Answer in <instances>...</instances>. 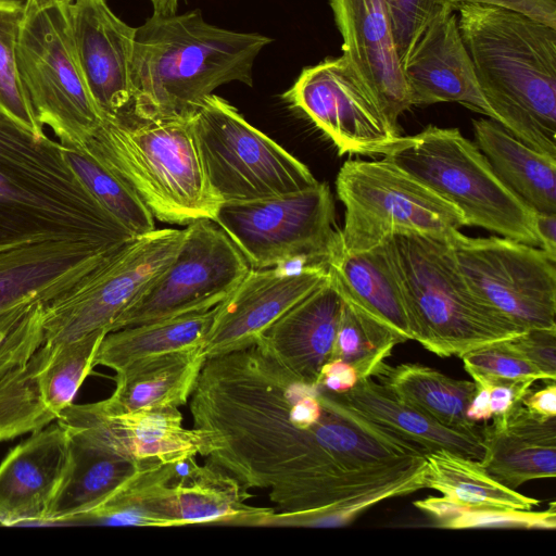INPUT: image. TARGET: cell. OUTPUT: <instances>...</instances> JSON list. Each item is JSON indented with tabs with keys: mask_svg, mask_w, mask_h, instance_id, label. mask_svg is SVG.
Listing matches in <instances>:
<instances>
[{
	"mask_svg": "<svg viewBox=\"0 0 556 556\" xmlns=\"http://www.w3.org/2000/svg\"><path fill=\"white\" fill-rule=\"evenodd\" d=\"M484 469L498 482L516 490L535 479L556 476V416L543 418L522 403L481 428Z\"/></svg>",
	"mask_w": 556,
	"mask_h": 556,
	"instance_id": "cell-26",
	"label": "cell"
},
{
	"mask_svg": "<svg viewBox=\"0 0 556 556\" xmlns=\"http://www.w3.org/2000/svg\"><path fill=\"white\" fill-rule=\"evenodd\" d=\"M402 70L412 106L457 102L493 119L454 11L429 24Z\"/></svg>",
	"mask_w": 556,
	"mask_h": 556,
	"instance_id": "cell-23",
	"label": "cell"
},
{
	"mask_svg": "<svg viewBox=\"0 0 556 556\" xmlns=\"http://www.w3.org/2000/svg\"><path fill=\"white\" fill-rule=\"evenodd\" d=\"M45 302L18 304L0 314V377L43 342Z\"/></svg>",
	"mask_w": 556,
	"mask_h": 556,
	"instance_id": "cell-39",
	"label": "cell"
},
{
	"mask_svg": "<svg viewBox=\"0 0 556 556\" xmlns=\"http://www.w3.org/2000/svg\"><path fill=\"white\" fill-rule=\"evenodd\" d=\"M205 359L200 346L141 358L117 371L113 393L94 403L106 415L178 408L188 402Z\"/></svg>",
	"mask_w": 556,
	"mask_h": 556,
	"instance_id": "cell-29",
	"label": "cell"
},
{
	"mask_svg": "<svg viewBox=\"0 0 556 556\" xmlns=\"http://www.w3.org/2000/svg\"><path fill=\"white\" fill-rule=\"evenodd\" d=\"M428 515L438 528L465 529H529L554 530L556 528V504L542 511L509 507L464 506L444 496H430L414 502Z\"/></svg>",
	"mask_w": 556,
	"mask_h": 556,
	"instance_id": "cell-37",
	"label": "cell"
},
{
	"mask_svg": "<svg viewBox=\"0 0 556 556\" xmlns=\"http://www.w3.org/2000/svg\"><path fill=\"white\" fill-rule=\"evenodd\" d=\"M68 7L24 10L17 67L38 123L60 143L83 146L102 116L79 65Z\"/></svg>",
	"mask_w": 556,
	"mask_h": 556,
	"instance_id": "cell-10",
	"label": "cell"
},
{
	"mask_svg": "<svg viewBox=\"0 0 556 556\" xmlns=\"http://www.w3.org/2000/svg\"><path fill=\"white\" fill-rule=\"evenodd\" d=\"M186 226L174 258L119 315L111 331L210 309L252 268L213 219L201 218Z\"/></svg>",
	"mask_w": 556,
	"mask_h": 556,
	"instance_id": "cell-13",
	"label": "cell"
},
{
	"mask_svg": "<svg viewBox=\"0 0 556 556\" xmlns=\"http://www.w3.org/2000/svg\"><path fill=\"white\" fill-rule=\"evenodd\" d=\"M135 237L85 187L58 140L0 110V253L67 240L119 248Z\"/></svg>",
	"mask_w": 556,
	"mask_h": 556,
	"instance_id": "cell-2",
	"label": "cell"
},
{
	"mask_svg": "<svg viewBox=\"0 0 556 556\" xmlns=\"http://www.w3.org/2000/svg\"><path fill=\"white\" fill-rule=\"evenodd\" d=\"M384 2L402 67L429 24L440 13L454 11L452 0H384Z\"/></svg>",
	"mask_w": 556,
	"mask_h": 556,
	"instance_id": "cell-41",
	"label": "cell"
},
{
	"mask_svg": "<svg viewBox=\"0 0 556 556\" xmlns=\"http://www.w3.org/2000/svg\"><path fill=\"white\" fill-rule=\"evenodd\" d=\"M342 36L343 56L399 131L412 104L384 0H330Z\"/></svg>",
	"mask_w": 556,
	"mask_h": 556,
	"instance_id": "cell-21",
	"label": "cell"
},
{
	"mask_svg": "<svg viewBox=\"0 0 556 556\" xmlns=\"http://www.w3.org/2000/svg\"><path fill=\"white\" fill-rule=\"evenodd\" d=\"M24 1L0 0V110L36 137L47 136L22 83L16 47Z\"/></svg>",
	"mask_w": 556,
	"mask_h": 556,
	"instance_id": "cell-38",
	"label": "cell"
},
{
	"mask_svg": "<svg viewBox=\"0 0 556 556\" xmlns=\"http://www.w3.org/2000/svg\"><path fill=\"white\" fill-rule=\"evenodd\" d=\"M77 0H24L26 12H37L53 7H68Z\"/></svg>",
	"mask_w": 556,
	"mask_h": 556,
	"instance_id": "cell-49",
	"label": "cell"
},
{
	"mask_svg": "<svg viewBox=\"0 0 556 556\" xmlns=\"http://www.w3.org/2000/svg\"><path fill=\"white\" fill-rule=\"evenodd\" d=\"M328 277L326 264H289L251 268L235 290L215 306L201 344L205 357L252 345L287 311Z\"/></svg>",
	"mask_w": 556,
	"mask_h": 556,
	"instance_id": "cell-17",
	"label": "cell"
},
{
	"mask_svg": "<svg viewBox=\"0 0 556 556\" xmlns=\"http://www.w3.org/2000/svg\"><path fill=\"white\" fill-rule=\"evenodd\" d=\"M271 38L208 24L195 9L150 16L136 27L132 116L189 118L204 98L231 81L252 86L253 63Z\"/></svg>",
	"mask_w": 556,
	"mask_h": 556,
	"instance_id": "cell-3",
	"label": "cell"
},
{
	"mask_svg": "<svg viewBox=\"0 0 556 556\" xmlns=\"http://www.w3.org/2000/svg\"><path fill=\"white\" fill-rule=\"evenodd\" d=\"M326 265L344 299L405 341L414 340L406 302L386 242L365 251H349L341 242L339 230Z\"/></svg>",
	"mask_w": 556,
	"mask_h": 556,
	"instance_id": "cell-28",
	"label": "cell"
},
{
	"mask_svg": "<svg viewBox=\"0 0 556 556\" xmlns=\"http://www.w3.org/2000/svg\"><path fill=\"white\" fill-rule=\"evenodd\" d=\"M506 342L510 349L536 367L547 381H555L556 328L529 329Z\"/></svg>",
	"mask_w": 556,
	"mask_h": 556,
	"instance_id": "cell-42",
	"label": "cell"
},
{
	"mask_svg": "<svg viewBox=\"0 0 556 556\" xmlns=\"http://www.w3.org/2000/svg\"><path fill=\"white\" fill-rule=\"evenodd\" d=\"M207 431L206 464L276 508L264 526L303 527L353 495L424 459L416 446L350 413L263 344L206 357L189 397Z\"/></svg>",
	"mask_w": 556,
	"mask_h": 556,
	"instance_id": "cell-1",
	"label": "cell"
},
{
	"mask_svg": "<svg viewBox=\"0 0 556 556\" xmlns=\"http://www.w3.org/2000/svg\"><path fill=\"white\" fill-rule=\"evenodd\" d=\"M464 3L483 4L517 12L556 29V0H452L454 11Z\"/></svg>",
	"mask_w": 556,
	"mask_h": 556,
	"instance_id": "cell-43",
	"label": "cell"
},
{
	"mask_svg": "<svg viewBox=\"0 0 556 556\" xmlns=\"http://www.w3.org/2000/svg\"><path fill=\"white\" fill-rule=\"evenodd\" d=\"M282 98L331 139L340 155H384L400 137L343 55L303 68Z\"/></svg>",
	"mask_w": 556,
	"mask_h": 556,
	"instance_id": "cell-16",
	"label": "cell"
},
{
	"mask_svg": "<svg viewBox=\"0 0 556 556\" xmlns=\"http://www.w3.org/2000/svg\"><path fill=\"white\" fill-rule=\"evenodd\" d=\"M84 431L106 448L137 460L177 463L207 456L212 444L207 431L182 426L176 407L106 415L96 403L71 404L56 419Z\"/></svg>",
	"mask_w": 556,
	"mask_h": 556,
	"instance_id": "cell-20",
	"label": "cell"
},
{
	"mask_svg": "<svg viewBox=\"0 0 556 556\" xmlns=\"http://www.w3.org/2000/svg\"><path fill=\"white\" fill-rule=\"evenodd\" d=\"M460 358L473 381L494 384L546 380L536 367L510 349L506 340L468 351Z\"/></svg>",
	"mask_w": 556,
	"mask_h": 556,
	"instance_id": "cell-40",
	"label": "cell"
},
{
	"mask_svg": "<svg viewBox=\"0 0 556 556\" xmlns=\"http://www.w3.org/2000/svg\"><path fill=\"white\" fill-rule=\"evenodd\" d=\"M426 488L464 506L531 509L540 501L505 486L494 479L480 460L438 450L425 455Z\"/></svg>",
	"mask_w": 556,
	"mask_h": 556,
	"instance_id": "cell-34",
	"label": "cell"
},
{
	"mask_svg": "<svg viewBox=\"0 0 556 556\" xmlns=\"http://www.w3.org/2000/svg\"><path fill=\"white\" fill-rule=\"evenodd\" d=\"M336 189L344 206L340 239L365 251L399 233L447 238L466 226L460 211L390 160L346 161Z\"/></svg>",
	"mask_w": 556,
	"mask_h": 556,
	"instance_id": "cell-8",
	"label": "cell"
},
{
	"mask_svg": "<svg viewBox=\"0 0 556 556\" xmlns=\"http://www.w3.org/2000/svg\"><path fill=\"white\" fill-rule=\"evenodd\" d=\"M104 331L67 342H42L0 377V442L56 420L96 366Z\"/></svg>",
	"mask_w": 556,
	"mask_h": 556,
	"instance_id": "cell-15",
	"label": "cell"
},
{
	"mask_svg": "<svg viewBox=\"0 0 556 556\" xmlns=\"http://www.w3.org/2000/svg\"><path fill=\"white\" fill-rule=\"evenodd\" d=\"M331 394L352 414L417 446L425 455L447 450L477 460L483 458L485 448L481 428L466 431L446 427L396 400L372 377L359 379L346 393Z\"/></svg>",
	"mask_w": 556,
	"mask_h": 556,
	"instance_id": "cell-27",
	"label": "cell"
},
{
	"mask_svg": "<svg viewBox=\"0 0 556 556\" xmlns=\"http://www.w3.org/2000/svg\"><path fill=\"white\" fill-rule=\"evenodd\" d=\"M471 290L522 330L556 328V261L505 237L447 238Z\"/></svg>",
	"mask_w": 556,
	"mask_h": 556,
	"instance_id": "cell-14",
	"label": "cell"
},
{
	"mask_svg": "<svg viewBox=\"0 0 556 556\" xmlns=\"http://www.w3.org/2000/svg\"><path fill=\"white\" fill-rule=\"evenodd\" d=\"M472 124L476 144L501 181L535 213H556V157L533 149L492 118Z\"/></svg>",
	"mask_w": 556,
	"mask_h": 556,
	"instance_id": "cell-31",
	"label": "cell"
},
{
	"mask_svg": "<svg viewBox=\"0 0 556 556\" xmlns=\"http://www.w3.org/2000/svg\"><path fill=\"white\" fill-rule=\"evenodd\" d=\"M62 146L85 187L126 229L134 236L155 229L154 217L142 201L101 159L85 147Z\"/></svg>",
	"mask_w": 556,
	"mask_h": 556,
	"instance_id": "cell-35",
	"label": "cell"
},
{
	"mask_svg": "<svg viewBox=\"0 0 556 556\" xmlns=\"http://www.w3.org/2000/svg\"><path fill=\"white\" fill-rule=\"evenodd\" d=\"M455 11L493 119L556 157V29L495 7L464 3Z\"/></svg>",
	"mask_w": 556,
	"mask_h": 556,
	"instance_id": "cell-4",
	"label": "cell"
},
{
	"mask_svg": "<svg viewBox=\"0 0 556 556\" xmlns=\"http://www.w3.org/2000/svg\"><path fill=\"white\" fill-rule=\"evenodd\" d=\"M535 231L540 248L556 261V213H536Z\"/></svg>",
	"mask_w": 556,
	"mask_h": 556,
	"instance_id": "cell-47",
	"label": "cell"
},
{
	"mask_svg": "<svg viewBox=\"0 0 556 556\" xmlns=\"http://www.w3.org/2000/svg\"><path fill=\"white\" fill-rule=\"evenodd\" d=\"M473 382L476 383V392L467 406L466 417L477 424V421L489 420L493 417L490 407L491 384L485 381Z\"/></svg>",
	"mask_w": 556,
	"mask_h": 556,
	"instance_id": "cell-48",
	"label": "cell"
},
{
	"mask_svg": "<svg viewBox=\"0 0 556 556\" xmlns=\"http://www.w3.org/2000/svg\"><path fill=\"white\" fill-rule=\"evenodd\" d=\"M153 7V14L170 16L177 14L179 0H150Z\"/></svg>",
	"mask_w": 556,
	"mask_h": 556,
	"instance_id": "cell-50",
	"label": "cell"
},
{
	"mask_svg": "<svg viewBox=\"0 0 556 556\" xmlns=\"http://www.w3.org/2000/svg\"><path fill=\"white\" fill-rule=\"evenodd\" d=\"M214 314L215 306L111 331L99 346L96 366L117 372L141 358L201 346Z\"/></svg>",
	"mask_w": 556,
	"mask_h": 556,
	"instance_id": "cell-33",
	"label": "cell"
},
{
	"mask_svg": "<svg viewBox=\"0 0 556 556\" xmlns=\"http://www.w3.org/2000/svg\"><path fill=\"white\" fill-rule=\"evenodd\" d=\"M414 340L440 357L511 339L525 330L469 287L446 238L399 233L386 241Z\"/></svg>",
	"mask_w": 556,
	"mask_h": 556,
	"instance_id": "cell-6",
	"label": "cell"
},
{
	"mask_svg": "<svg viewBox=\"0 0 556 556\" xmlns=\"http://www.w3.org/2000/svg\"><path fill=\"white\" fill-rule=\"evenodd\" d=\"M383 157L457 207L466 226L540 248L536 213L501 181L477 144L457 128L430 125L400 136Z\"/></svg>",
	"mask_w": 556,
	"mask_h": 556,
	"instance_id": "cell-7",
	"label": "cell"
},
{
	"mask_svg": "<svg viewBox=\"0 0 556 556\" xmlns=\"http://www.w3.org/2000/svg\"><path fill=\"white\" fill-rule=\"evenodd\" d=\"M77 58L103 119L132 116L131 60L136 27L117 17L105 0H77L68 7Z\"/></svg>",
	"mask_w": 556,
	"mask_h": 556,
	"instance_id": "cell-18",
	"label": "cell"
},
{
	"mask_svg": "<svg viewBox=\"0 0 556 556\" xmlns=\"http://www.w3.org/2000/svg\"><path fill=\"white\" fill-rule=\"evenodd\" d=\"M405 342L397 332L343 298L331 358L351 364L359 379L374 377L393 348Z\"/></svg>",
	"mask_w": 556,
	"mask_h": 556,
	"instance_id": "cell-36",
	"label": "cell"
},
{
	"mask_svg": "<svg viewBox=\"0 0 556 556\" xmlns=\"http://www.w3.org/2000/svg\"><path fill=\"white\" fill-rule=\"evenodd\" d=\"M242 484L226 472L199 465L193 457L176 463L173 478L154 484L144 501L149 527L193 523L263 526L275 510L248 505Z\"/></svg>",
	"mask_w": 556,
	"mask_h": 556,
	"instance_id": "cell-19",
	"label": "cell"
},
{
	"mask_svg": "<svg viewBox=\"0 0 556 556\" xmlns=\"http://www.w3.org/2000/svg\"><path fill=\"white\" fill-rule=\"evenodd\" d=\"M374 377L396 400L446 427L466 431L480 429L466 417L476 392L473 381L457 380L420 364L390 366L383 363Z\"/></svg>",
	"mask_w": 556,
	"mask_h": 556,
	"instance_id": "cell-32",
	"label": "cell"
},
{
	"mask_svg": "<svg viewBox=\"0 0 556 556\" xmlns=\"http://www.w3.org/2000/svg\"><path fill=\"white\" fill-rule=\"evenodd\" d=\"M359 380L357 370L340 358H331L321 367L317 384L325 391L343 394L353 389Z\"/></svg>",
	"mask_w": 556,
	"mask_h": 556,
	"instance_id": "cell-44",
	"label": "cell"
},
{
	"mask_svg": "<svg viewBox=\"0 0 556 556\" xmlns=\"http://www.w3.org/2000/svg\"><path fill=\"white\" fill-rule=\"evenodd\" d=\"M522 405L532 414L551 418L556 416V384L549 381L545 387L535 392H528L522 401Z\"/></svg>",
	"mask_w": 556,
	"mask_h": 556,
	"instance_id": "cell-46",
	"label": "cell"
},
{
	"mask_svg": "<svg viewBox=\"0 0 556 556\" xmlns=\"http://www.w3.org/2000/svg\"><path fill=\"white\" fill-rule=\"evenodd\" d=\"M63 427L68 434L71 460L47 522L81 520L149 462L117 454L79 429Z\"/></svg>",
	"mask_w": 556,
	"mask_h": 556,
	"instance_id": "cell-30",
	"label": "cell"
},
{
	"mask_svg": "<svg viewBox=\"0 0 556 556\" xmlns=\"http://www.w3.org/2000/svg\"><path fill=\"white\" fill-rule=\"evenodd\" d=\"M117 249L67 240L0 253V314L25 302L52 301Z\"/></svg>",
	"mask_w": 556,
	"mask_h": 556,
	"instance_id": "cell-24",
	"label": "cell"
},
{
	"mask_svg": "<svg viewBox=\"0 0 556 556\" xmlns=\"http://www.w3.org/2000/svg\"><path fill=\"white\" fill-rule=\"evenodd\" d=\"M530 382L494 383L490 390V407L492 415L503 416L509 413L530 391Z\"/></svg>",
	"mask_w": 556,
	"mask_h": 556,
	"instance_id": "cell-45",
	"label": "cell"
},
{
	"mask_svg": "<svg viewBox=\"0 0 556 556\" xmlns=\"http://www.w3.org/2000/svg\"><path fill=\"white\" fill-rule=\"evenodd\" d=\"M190 121L220 203L294 192L317 182L305 164L214 93L203 99Z\"/></svg>",
	"mask_w": 556,
	"mask_h": 556,
	"instance_id": "cell-9",
	"label": "cell"
},
{
	"mask_svg": "<svg viewBox=\"0 0 556 556\" xmlns=\"http://www.w3.org/2000/svg\"><path fill=\"white\" fill-rule=\"evenodd\" d=\"M70 460L68 434L58 421L14 446L0 463V525L47 522Z\"/></svg>",
	"mask_w": 556,
	"mask_h": 556,
	"instance_id": "cell-22",
	"label": "cell"
},
{
	"mask_svg": "<svg viewBox=\"0 0 556 556\" xmlns=\"http://www.w3.org/2000/svg\"><path fill=\"white\" fill-rule=\"evenodd\" d=\"M190 117L103 119L80 147L117 174L154 219H213L220 200L207 180Z\"/></svg>",
	"mask_w": 556,
	"mask_h": 556,
	"instance_id": "cell-5",
	"label": "cell"
},
{
	"mask_svg": "<svg viewBox=\"0 0 556 556\" xmlns=\"http://www.w3.org/2000/svg\"><path fill=\"white\" fill-rule=\"evenodd\" d=\"M252 268L326 264L339 230L326 182L251 200L222 202L213 218Z\"/></svg>",
	"mask_w": 556,
	"mask_h": 556,
	"instance_id": "cell-11",
	"label": "cell"
},
{
	"mask_svg": "<svg viewBox=\"0 0 556 556\" xmlns=\"http://www.w3.org/2000/svg\"><path fill=\"white\" fill-rule=\"evenodd\" d=\"M184 229H154L122 245L93 270L45 303L43 342L111 332L119 315L174 258Z\"/></svg>",
	"mask_w": 556,
	"mask_h": 556,
	"instance_id": "cell-12",
	"label": "cell"
},
{
	"mask_svg": "<svg viewBox=\"0 0 556 556\" xmlns=\"http://www.w3.org/2000/svg\"><path fill=\"white\" fill-rule=\"evenodd\" d=\"M342 306L343 296L328 271L323 283L278 318L256 342L296 376L317 384L320 369L332 353Z\"/></svg>",
	"mask_w": 556,
	"mask_h": 556,
	"instance_id": "cell-25",
	"label": "cell"
}]
</instances>
